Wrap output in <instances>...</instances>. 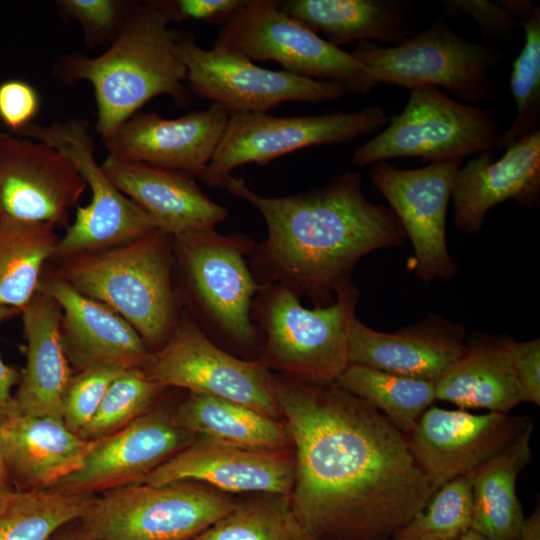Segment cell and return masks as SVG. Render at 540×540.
I'll return each instance as SVG.
<instances>
[{
    "mask_svg": "<svg viewBox=\"0 0 540 540\" xmlns=\"http://www.w3.org/2000/svg\"><path fill=\"white\" fill-rule=\"evenodd\" d=\"M279 8L336 47L371 40L397 45L417 33L414 13L399 0H285Z\"/></svg>",
    "mask_w": 540,
    "mask_h": 540,
    "instance_id": "cell-28",
    "label": "cell"
},
{
    "mask_svg": "<svg viewBox=\"0 0 540 540\" xmlns=\"http://www.w3.org/2000/svg\"><path fill=\"white\" fill-rule=\"evenodd\" d=\"M192 540H314L295 515L289 495L262 493L233 508Z\"/></svg>",
    "mask_w": 540,
    "mask_h": 540,
    "instance_id": "cell-35",
    "label": "cell"
},
{
    "mask_svg": "<svg viewBox=\"0 0 540 540\" xmlns=\"http://www.w3.org/2000/svg\"><path fill=\"white\" fill-rule=\"evenodd\" d=\"M471 515L470 478L458 477L439 488L390 540H453L470 529Z\"/></svg>",
    "mask_w": 540,
    "mask_h": 540,
    "instance_id": "cell-36",
    "label": "cell"
},
{
    "mask_svg": "<svg viewBox=\"0 0 540 540\" xmlns=\"http://www.w3.org/2000/svg\"><path fill=\"white\" fill-rule=\"evenodd\" d=\"M463 159L400 169L373 164L370 179L386 199L413 248L407 268L421 281L448 282L457 272L446 240V217L454 179Z\"/></svg>",
    "mask_w": 540,
    "mask_h": 540,
    "instance_id": "cell-15",
    "label": "cell"
},
{
    "mask_svg": "<svg viewBox=\"0 0 540 540\" xmlns=\"http://www.w3.org/2000/svg\"><path fill=\"white\" fill-rule=\"evenodd\" d=\"M89 123L69 119L50 125L31 123L18 135L44 142L77 167L91 190V200L78 207L74 221L59 239L55 256H72L114 248L157 229L153 219L108 178L94 156Z\"/></svg>",
    "mask_w": 540,
    "mask_h": 540,
    "instance_id": "cell-11",
    "label": "cell"
},
{
    "mask_svg": "<svg viewBox=\"0 0 540 540\" xmlns=\"http://www.w3.org/2000/svg\"><path fill=\"white\" fill-rule=\"evenodd\" d=\"M358 299L351 281L335 291L331 305L313 309L286 287L262 286L251 311L259 336L258 359L296 380L335 382L349 365L348 339Z\"/></svg>",
    "mask_w": 540,
    "mask_h": 540,
    "instance_id": "cell-5",
    "label": "cell"
},
{
    "mask_svg": "<svg viewBox=\"0 0 540 540\" xmlns=\"http://www.w3.org/2000/svg\"><path fill=\"white\" fill-rule=\"evenodd\" d=\"M335 382L380 411L404 434L414 429L436 400L434 382L356 364H349Z\"/></svg>",
    "mask_w": 540,
    "mask_h": 540,
    "instance_id": "cell-33",
    "label": "cell"
},
{
    "mask_svg": "<svg viewBox=\"0 0 540 540\" xmlns=\"http://www.w3.org/2000/svg\"><path fill=\"white\" fill-rule=\"evenodd\" d=\"M523 29L524 45L513 63L510 86L517 113L500 134L496 148L506 149L539 130L540 123V8L528 0H498Z\"/></svg>",
    "mask_w": 540,
    "mask_h": 540,
    "instance_id": "cell-34",
    "label": "cell"
},
{
    "mask_svg": "<svg viewBox=\"0 0 540 540\" xmlns=\"http://www.w3.org/2000/svg\"><path fill=\"white\" fill-rule=\"evenodd\" d=\"M173 415L185 430L217 443L259 450L291 447L284 422L227 399L189 392Z\"/></svg>",
    "mask_w": 540,
    "mask_h": 540,
    "instance_id": "cell-30",
    "label": "cell"
},
{
    "mask_svg": "<svg viewBox=\"0 0 540 540\" xmlns=\"http://www.w3.org/2000/svg\"><path fill=\"white\" fill-rule=\"evenodd\" d=\"M175 34L155 0L134 2L105 52L92 58L63 55L56 60L53 75L66 85L80 80L92 84L96 130L104 139L156 96L187 102L186 69L174 52Z\"/></svg>",
    "mask_w": 540,
    "mask_h": 540,
    "instance_id": "cell-3",
    "label": "cell"
},
{
    "mask_svg": "<svg viewBox=\"0 0 540 540\" xmlns=\"http://www.w3.org/2000/svg\"><path fill=\"white\" fill-rule=\"evenodd\" d=\"M523 207L540 201V130L505 149L495 160L492 151L476 154L456 173L451 201L454 227L478 233L487 212L505 200Z\"/></svg>",
    "mask_w": 540,
    "mask_h": 540,
    "instance_id": "cell-22",
    "label": "cell"
},
{
    "mask_svg": "<svg viewBox=\"0 0 540 540\" xmlns=\"http://www.w3.org/2000/svg\"><path fill=\"white\" fill-rule=\"evenodd\" d=\"M513 369L525 402L540 405V340L517 342L510 346Z\"/></svg>",
    "mask_w": 540,
    "mask_h": 540,
    "instance_id": "cell-43",
    "label": "cell"
},
{
    "mask_svg": "<svg viewBox=\"0 0 540 540\" xmlns=\"http://www.w3.org/2000/svg\"><path fill=\"white\" fill-rule=\"evenodd\" d=\"M527 428L501 453L484 463L470 478V529L487 540H517L525 517L516 494V481L531 460Z\"/></svg>",
    "mask_w": 540,
    "mask_h": 540,
    "instance_id": "cell-29",
    "label": "cell"
},
{
    "mask_svg": "<svg viewBox=\"0 0 540 540\" xmlns=\"http://www.w3.org/2000/svg\"><path fill=\"white\" fill-rule=\"evenodd\" d=\"M174 52L198 97L213 101L231 115L266 113L284 102H327L344 96L338 84L273 71L246 57L200 47L189 33H176Z\"/></svg>",
    "mask_w": 540,
    "mask_h": 540,
    "instance_id": "cell-14",
    "label": "cell"
},
{
    "mask_svg": "<svg viewBox=\"0 0 540 540\" xmlns=\"http://www.w3.org/2000/svg\"><path fill=\"white\" fill-rule=\"evenodd\" d=\"M231 114L212 103L174 119L136 113L102 139L107 157L181 171L201 178Z\"/></svg>",
    "mask_w": 540,
    "mask_h": 540,
    "instance_id": "cell-19",
    "label": "cell"
},
{
    "mask_svg": "<svg viewBox=\"0 0 540 540\" xmlns=\"http://www.w3.org/2000/svg\"><path fill=\"white\" fill-rule=\"evenodd\" d=\"M294 452L292 509L314 540H390L434 494L407 436L336 382L273 373Z\"/></svg>",
    "mask_w": 540,
    "mask_h": 540,
    "instance_id": "cell-1",
    "label": "cell"
},
{
    "mask_svg": "<svg viewBox=\"0 0 540 540\" xmlns=\"http://www.w3.org/2000/svg\"><path fill=\"white\" fill-rule=\"evenodd\" d=\"M294 465L291 448L247 449L196 437L140 483L195 481L225 493L289 495Z\"/></svg>",
    "mask_w": 540,
    "mask_h": 540,
    "instance_id": "cell-20",
    "label": "cell"
},
{
    "mask_svg": "<svg viewBox=\"0 0 540 540\" xmlns=\"http://www.w3.org/2000/svg\"><path fill=\"white\" fill-rule=\"evenodd\" d=\"M517 540H540V509L525 518L520 535Z\"/></svg>",
    "mask_w": 540,
    "mask_h": 540,
    "instance_id": "cell-46",
    "label": "cell"
},
{
    "mask_svg": "<svg viewBox=\"0 0 540 540\" xmlns=\"http://www.w3.org/2000/svg\"><path fill=\"white\" fill-rule=\"evenodd\" d=\"M134 1L61 0L57 1L63 19L75 20L82 27L88 45H110L120 32Z\"/></svg>",
    "mask_w": 540,
    "mask_h": 540,
    "instance_id": "cell-39",
    "label": "cell"
},
{
    "mask_svg": "<svg viewBox=\"0 0 540 540\" xmlns=\"http://www.w3.org/2000/svg\"><path fill=\"white\" fill-rule=\"evenodd\" d=\"M172 236L161 230L114 248L64 259L60 277L123 317L145 344L160 348L178 326Z\"/></svg>",
    "mask_w": 540,
    "mask_h": 540,
    "instance_id": "cell-4",
    "label": "cell"
},
{
    "mask_svg": "<svg viewBox=\"0 0 540 540\" xmlns=\"http://www.w3.org/2000/svg\"><path fill=\"white\" fill-rule=\"evenodd\" d=\"M39 108V95L29 83L9 80L0 84V120L10 130L18 134L32 123Z\"/></svg>",
    "mask_w": 540,
    "mask_h": 540,
    "instance_id": "cell-42",
    "label": "cell"
},
{
    "mask_svg": "<svg viewBox=\"0 0 540 540\" xmlns=\"http://www.w3.org/2000/svg\"><path fill=\"white\" fill-rule=\"evenodd\" d=\"M235 500L204 483H135L96 496L79 519L90 540H192Z\"/></svg>",
    "mask_w": 540,
    "mask_h": 540,
    "instance_id": "cell-8",
    "label": "cell"
},
{
    "mask_svg": "<svg viewBox=\"0 0 540 540\" xmlns=\"http://www.w3.org/2000/svg\"><path fill=\"white\" fill-rule=\"evenodd\" d=\"M164 390L142 367L124 370L111 383L95 415L78 435L97 440L124 428L148 411Z\"/></svg>",
    "mask_w": 540,
    "mask_h": 540,
    "instance_id": "cell-37",
    "label": "cell"
},
{
    "mask_svg": "<svg viewBox=\"0 0 540 540\" xmlns=\"http://www.w3.org/2000/svg\"><path fill=\"white\" fill-rule=\"evenodd\" d=\"M86 188L75 164L52 146L0 132V218L65 226Z\"/></svg>",
    "mask_w": 540,
    "mask_h": 540,
    "instance_id": "cell-17",
    "label": "cell"
},
{
    "mask_svg": "<svg viewBox=\"0 0 540 540\" xmlns=\"http://www.w3.org/2000/svg\"><path fill=\"white\" fill-rule=\"evenodd\" d=\"M531 425L528 417L509 413L473 414L430 406L407 440L435 493L455 478L470 476Z\"/></svg>",
    "mask_w": 540,
    "mask_h": 540,
    "instance_id": "cell-16",
    "label": "cell"
},
{
    "mask_svg": "<svg viewBox=\"0 0 540 540\" xmlns=\"http://www.w3.org/2000/svg\"><path fill=\"white\" fill-rule=\"evenodd\" d=\"M51 223L0 218V306L21 311L37 293L40 273L59 241Z\"/></svg>",
    "mask_w": 540,
    "mask_h": 540,
    "instance_id": "cell-31",
    "label": "cell"
},
{
    "mask_svg": "<svg viewBox=\"0 0 540 540\" xmlns=\"http://www.w3.org/2000/svg\"><path fill=\"white\" fill-rule=\"evenodd\" d=\"M495 113L456 101L434 87L410 91L402 112L386 128L355 149L352 162L365 167L401 157L430 163L491 151L500 136Z\"/></svg>",
    "mask_w": 540,
    "mask_h": 540,
    "instance_id": "cell-10",
    "label": "cell"
},
{
    "mask_svg": "<svg viewBox=\"0 0 540 540\" xmlns=\"http://www.w3.org/2000/svg\"><path fill=\"white\" fill-rule=\"evenodd\" d=\"M389 119L385 110L376 105L358 112L311 116L233 114L200 179L210 187L223 189L225 179L238 166H263L307 147L350 143L386 126Z\"/></svg>",
    "mask_w": 540,
    "mask_h": 540,
    "instance_id": "cell-12",
    "label": "cell"
},
{
    "mask_svg": "<svg viewBox=\"0 0 540 540\" xmlns=\"http://www.w3.org/2000/svg\"><path fill=\"white\" fill-rule=\"evenodd\" d=\"M142 369L164 389L227 399L283 420L271 370L258 358H239L219 347L188 316L160 348L151 351Z\"/></svg>",
    "mask_w": 540,
    "mask_h": 540,
    "instance_id": "cell-13",
    "label": "cell"
},
{
    "mask_svg": "<svg viewBox=\"0 0 540 540\" xmlns=\"http://www.w3.org/2000/svg\"><path fill=\"white\" fill-rule=\"evenodd\" d=\"M513 338L473 331L462 357L435 383L436 399L460 409L509 413L525 402L510 352Z\"/></svg>",
    "mask_w": 540,
    "mask_h": 540,
    "instance_id": "cell-27",
    "label": "cell"
},
{
    "mask_svg": "<svg viewBox=\"0 0 540 540\" xmlns=\"http://www.w3.org/2000/svg\"><path fill=\"white\" fill-rule=\"evenodd\" d=\"M18 310L0 306V323L13 315ZM17 371L5 364L0 357V421L13 409L12 388L19 381Z\"/></svg>",
    "mask_w": 540,
    "mask_h": 540,
    "instance_id": "cell-44",
    "label": "cell"
},
{
    "mask_svg": "<svg viewBox=\"0 0 540 540\" xmlns=\"http://www.w3.org/2000/svg\"><path fill=\"white\" fill-rule=\"evenodd\" d=\"M223 189L249 202L265 220L267 236L248 257L256 282L286 287L314 307L335 301L333 293L351 281L362 257L407 239L393 211L366 198L358 172L295 195L262 196L231 175Z\"/></svg>",
    "mask_w": 540,
    "mask_h": 540,
    "instance_id": "cell-2",
    "label": "cell"
},
{
    "mask_svg": "<svg viewBox=\"0 0 540 540\" xmlns=\"http://www.w3.org/2000/svg\"><path fill=\"white\" fill-rule=\"evenodd\" d=\"M61 310V337L70 365L77 371L110 364L142 367L151 351L137 331L105 304L75 290L61 277L39 285Z\"/></svg>",
    "mask_w": 540,
    "mask_h": 540,
    "instance_id": "cell-23",
    "label": "cell"
},
{
    "mask_svg": "<svg viewBox=\"0 0 540 540\" xmlns=\"http://www.w3.org/2000/svg\"><path fill=\"white\" fill-rule=\"evenodd\" d=\"M467 331L437 313L395 332L374 330L357 317L348 339L349 364L436 383L465 353Z\"/></svg>",
    "mask_w": 540,
    "mask_h": 540,
    "instance_id": "cell-21",
    "label": "cell"
},
{
    "mask_svg": "<svg viewBox=\"0 0 540 540\" xmlns=\"http://www.w3.org/2000/svg\"><path fill=\"white\" fill-rule=\"evenodd\" d=\"M97 440L83 439L62 420L14 407L0 421L1 455L11 485L20 491L55 487L82 466Z\"/></svg>",
    "mask_w": 540,
    "mask_h": 540,
    "instance_id": "cell-24",
    "label": "cell"
},
{
    "mask_svg": "<svg viewBox=\"0 0 540 540\" xmlns=\"http://www.w3.org/2000/svg\"><path fill=\"white\" fill-rule=\"evenodd\" d=\"M96 496L55 488L0 491V540H49L80 519Z\"/></svg>",
    "mask_w": 540,
    "mask_h": 540,
    "instance_id": "cell-32",
    "label": "cell"
},
{
    "mask_svg": "<svg viewBox=\"0 0 540 540\" xmlns=\"http://www.w3.org/2000/svg\"><path fill=\"white\" fill-rule=\"evenodd\" d=\"M49 540H90L80 520H74L58 529Z\"/></svg>",
    "mask_w": 540,
    "mask_h": 540,
    "instance_id": "cell-45",
    "label": "cell"
},
{
    "mask_svg": "<svg viewBox=\"0 0 540 540\" xmlns=\"http://www.w3.org/2000/svg\"><path fill=\"white\" fill-rule=\"evenodd\" d=\"M195 438L173 413L151 407L124 428L98 439L82 466L53 488L96 495L140 483Z\"/></svg>",
    "mask_w": 540,
    "mask_h": 540,
    "instance_id": "cell-18",
    "label": "cell"
},
{
    "mask_svg": "<svg viewBox=\"0 0 540 540\" xmlns=\"http://www.w3.org/2000/svg\"><path fill=\"white\" fill-rule=\"evenodd\" d=\"M453 540H487L475 531L469 529L459 537L453 539Z\"/></svg>",
    "mask_w": 540,
    "mask_h": 540,
    "instance_id": "cell-48",
    "label": "cell"
},
{
    "mask_svg": "<svg viewBox=\"0 0 540 540\" xmlns=\"http://www.w3.org/2000/svg\"><path fill=\"white\" fill-rule=\"evenodd\" d=\"M351 55L379 83L410 91L419 87H442L472 104L494 103L499 90L490 71L504 57L490 44L464 39L444 18L391 47L372 41L358 42Z\"/></svg>",
    "mask_w": 540,
    "mask_h": 540,
    "instance_id": "cell-7",
    "label": "cell"
},
{
    "mask_svg": "<svg viewBox=\"0 0 540 540\" xmlns=\"http://www.w3.org/2000/svg\"><path fill=\"white\" fill-rule=\"evenodd\" d=\"M172 244L195 315L189 318L221 348L223 344L240 352L259 350L251 311L262 286L248 264L256 241L243 233L205 229L172 237Z\"/></svg>",
    "mask_w": 540,
    "mask_h": 540,
    "instance_id": "cell-6",
    "label": "cell"
},
{
    "mask_svg": "<svg viewBox=\"0 0 540 540\" xmlns=\"http://www.w3.org/2000/svg\"><path fill=\"white\" fill-rule=\"evenodd\" d=\"M13 488L0 451V491Z\"/></svg>",
    "mask_w": 540,
    "mask_h": 540,
    "instance_id": "cell-47",
    "label": "cell"
},
{
    "mask_svg": "<svg viewBox=\"0 0 540 540\" xmlns=\"http://www.w3.org/2000/svg\"><path fill=\"white\" fill-rule=\"evenodd\" d=\"M213 48L251 61H275L285 72L333 82L362 97L378 85L350 52L284 13L276 0H246L222 26Z\"/></svg>",
    "mask_w": 540,
    "mask_h": 540,
    "instance_id": "cell-9",
    "label": "cell"
},
{
    "mask_svg": "<svg viewBox=\"0 0 540 540\" xmlns=\"http://www.w3.org/2000/svg\"><path fill=\"white\" fill-rule=\"evenodd\" d=\"M168 24L185 20L222 26L246 3L245 0H155Z\"/></svg>",
    "mask_w": 540,
    "mask_h": 540,
    "instance_id": "cell-41",
    "label": "cell"
},
{
    "mask_svg": "<svg viewBox=\"0 0 540 540\" xmlns=\"http://www.w3.org/2000/svg\"><path fill=\"white\" fill-rule=\"evenodd\" d=\"M126 369L102 364L87 367L73 375L63 405V422L79 434L95 415L111 383Z\"/></svg>",
    "mask_w": 540,
    "mask_h": 540,
    "instance_id": "cell-38",
    "label": "cell"
},
{
    "mask_svg": "<svg viewBox=\"0 0 540 540\" xmlns=\"http://www.w3.org/2000/svg\"><path fill=\"white\" fill-rule=\"evenodd\" d=\"M440 4L448 14L472 17L488 40L509 39L520 28L519 21L497 1L444 0Z\"/></svg>",
    "mask_w": 540,
    "mask_h": 540,
    "instance_id": "cell-40",
    "label": "cell"
},
{
    "mask_svg": "<svg viewBox=\"0 0 540 540\" xmlns=\"http://www.w3.org/2000/svg\"><path fill=\"white\" fill-rule=\"evenodd\" d=\"M26 340V364L13 395L23 414L63 421L65 395L72 378L61 337V310L38 290L20 311Z\"/></svg>",
    "mask_w": 540,
    "mask_h": 540,
    "instance_id": "cell-26",
    "label": "cell"
},
{
    "mask_svg": "<svg viewBox=\"0 0 540 540\" xmlns=\"http://www.w3.org/2000/svg\"><path fill=\"white\" fill-rule=\"evenodd\" d=\"M101 166L112 183L150 215L157 229L172 237L215 229L229 215L187 173L110 157Z\"/></svg>",
    "mask_w": 540,
    "mask_h": 540,
    "instance_id": "cell-25",
    "label": "cell"
}]
</instances>
